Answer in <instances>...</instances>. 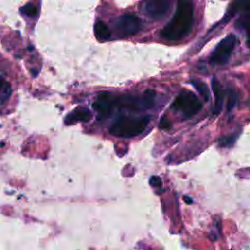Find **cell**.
<instances>
[{
    "mask_svg": "<svg viewBox=\"0 0 250 250\" xmlns=\"http://www.w3.org/2000/svg\"><path fill=\"white\" fill-rule=\"evenodd\" d=\"M194 25V5L192 0H180L176 12L170 22L162 29L161 36L170 41L185 38Z\"/></svg>",
    "mask_w": 250,
    "mask_h": 250,
    "instance_id": "cell-1",
    "label": "cell"
},
{
    "mask_svg": "<svg viewBox=\"0 0 250 250\" xmlns=\"http://www.w3.org/2000/svg\"><path fill=\"white\" fill-rule=\"evenodd\" d=\"M151 121V117L145 116H122L116 119L110 126V135L119 138H132L142 134Z\"/></svg>",
    "mask_w": 250,
    "mask_h": 250,
    "instance_id": "cell-2",
    "label": "cell"
},
{
    "mask_svg": "<svg viewBox=\"0 0 250 250\" xmlns=\"http://www.w3.org/2000/svg\"><path fill=\"white\" fill-rule=\"evenodd\" d=\"M142 21L133 14H124L115 18L112 22V29L119 38L135 36L142 30Z\"/></svg>",
    "mask_w": 250,
    "mask_h": 250,
    "instance_id": "cell-3",
    "label": "cell"
},
{
    "mask_svg": "<svg viewBox=\"0 0 250 250\" xmlns=\"http://www.w3.org/2000/svg\"><path fill=\"white\" fill-rule=\"evenodd\" d=\"M171 107L184 115V117H192L197 114L202 108V103L199 99L190 91L181 92L174 100Z\"/></svg>",
    "mask_w": 250,
    "mask_h": 250,
    "instance_id": "cell-4",
    "label": "cell"
},
{
    "mask_svg": "<svg viewBox=\"0 0 250 250\" xmlns=\"http://www.w3.org/2000/svg\"><path fill=\"white\" fill-rule=\"evenodd\" d=\"M235 44L236 36L234 35H229L215 47L210 55L209 62L216 66L227 65L232 57Z\"/></svg>",
    "mask_w": 250,
    "mask_h": 250,
    "instance_id": "cell-5",
    "label": "cell"
},
{
    "mask_svg": "<svg viewBox=\"0 0 250 250\" xmlns=\"http://www.w3.org/2000/svg\"><path fill=\"white\" fill-rule=\"evenodd\" d=\"M170 7L171 0H144L141 4L145 15L155 21L164 19L169 13Z\"/></svg>",
    "mask_w": 250,
    "mask_h": 250,
    "instance_id": "cell-6",
    "label": "cell"
},
{
    "mask_svg": "<svg viewBox=\"0 0 250 250\" xmlns=\"http://www.w3.org/2000/svg\"><path fill=\"white\" fill-rule=\"evenodd\" d=\"M114 96L108 92H102L97 97L96 102L93 104V108L98 114L99 119L107 118L112 112L114 107Z\"/></svg>",
    "mask_w": 250,
    "mask_h": 250,
    "instance_id": "cell-7",
    "label": "cell"
},
{
    "mask_svg": "<svg viewBox=\"0 0 250 250\" xmlns=\"http://www.w3.org/2000/svg\"><path fill=\"white\" fill-rule=\"evenodd\" d=\"M92 112L84 107H78L73 111L69 113L65 119L67 125H71L77 122H88L92 119Z\"/></svg>",
    "mask_w": 250,
    "mask_h": 250,
    "instance_id": "cell-8",
    "label": "cell"
},
{
    "mask_svg": "<svg viewBox=\"0 0 250 250\" xmlns=\"http://www.w3.org/2000/svg\"><path fill=\"white\" fill-rule=\"evenodd\" d=\"M211 87H212V90H213V93H214V97H215V104H214L213 113L215 115H217L222 110L223 102H224V91L222 89V86H221L220 82L217 80L216 77L213 78L212 83H211Z\"/></svg>",
    "mask_w": 250,
    "mask_h": 250,
    "instance_id": "cell-9",
    "label": "cell"
},
{
    "mask_svg": "<svg viewBox=\"0 0 250 250\" xmlns=\"http://www.w3.org/2000/svg\"><path fill=\"white\" fill-rule=\"evenodd\" d=\"M94 32H95L96 37L100 41H107L110 38V31H109L108 27L102 21H98L95 24Z\"/></svg>",
    "mask_w": 250,
    "mask_h": 250,
    "instance_id": "cell-10",
    "label": "cell"
},
{
    "mask_svg": "<svg viewBox=\"0 0 250 250\" xmlns=\"http://www.w3.org/2000/svg\"><path fill=\"white\" fill-rule=\"evenodd\" d=\"M12 89L8 82L4 81L2 78H0V104L6 103L11 97Z\"/></svg>",
    "mask_w": 250,
    "mask_h": 250,
    "instance_id": "cell-11",
    "label": "cell"
},
{
    "mask_svg": "<svg viewBox=\"0 0 250 250\" xmlns=\"http://www.w3.org/2000/svg\"><path fill=\"white\" fill-rule=\"evenodd\" d=\"M191 83L197 90V92L201 95L203 100L205 102H207L209 100V98H210V91H209L207 85L204 82L199 81V80H192Z\"/></svg>",
    "mask_w": 250,
    "mask_h": 250,
    "instance_id": "cell-12",
    "label": "cell"
},
{
    "mask_svg": "<svg viewBox=\"0 0 250 250\" xmlns=\"http://www.w3.org/2000/svg\"><path fill=\"white\" fill-rule=\"evenodd\" d=\"M237 137H238V133H233L232 135L225 136L219 140V146L221 148H231L234 145Z\"/></svg>",
    "mask_w": 250,
    "mask_h": 250,
    "instance_id": "cell-13",
    "label": "cell"
},
{
    "mask_svg": "<svg viewBox=\"0 0 250 250\" xmlns=\"http://www.w3.org/2000/svg\"><path fill=\"white\" fill-rule=\"evenodd\" d=\"M237 102V95L234 90L229 89L228 90V99H227V110L228 112H232L233 107H235Z\"/></svg>",
    "mask_w": 250,
    "mask_h": 250,
    "instance_id": "cell-14",
    "label": "cell"
},
{
    "mask_svg": "<svg viewBox=\"0 0 250 250\" xmlns=\"http://www.w3.org/2000/svg\"><path fill=\"white\" fill-rule=\"evenodd\" d=\"M21 12H22V14H24L27 17L34 18L37 15V8L34 4L29 3L21 8Z\"/></svg>",
    "mask_w": 250,
    "mask_h": 250,
    "instance_id": "cell-15",
    "label": "cell"
},
{
    "mask_svg": "<svg viewBox=\"0 0 250 250\" xmlns=\"http://www.w3.org/2000/svg\"><path fill=\"white\" fill-rule=\"evenodd\" d=\"M236 9H241L242 13L245 15H249L250 9V0H236Z\"/></svg>",
    "mask_w": 250,
    "mask_h": 250,
    "instance_id": "cell-16",
    "label": "cell"
},
{
    "mask_svg": "<svg viewBox=\"0 0 250 250\" xmlns=\"http://www.w3.org/2000/svg\"><path fill=\"white\" fill-rule=\"evenodd\" d=\"M150 185L154 188H161L162 186V182L159 176H153L150 179Z\"/></svg>",
    "mask_w": 250,
    "mask_h": 250,
    "instance_id": "cell-17",
    "label": "cell"
},
{
    "mask_svg": "<svg viewBox=\"0 0 250 250\" xmlns=\"http://www.w3.org/2000/svg\"><path fill=\"white\" fill-rule=\"evenodd\" d=\"M160 127L161 129H169L171 128V122L166 116H163L160 122Z\"/></svg>",
    "mask_w": 250,
    "mask_h": 250,
    "instance_id": "cell-18",
    "label": "cell"
},
{
    "mask_svg": "<svg viewBox=\"0 0 250 250\" xmlns=\"http://www.w3.org/2000/svg\"><path fill=\"white\" fill-rule=\"evenodd\" d=\"M184 200L186 201V202H188L189 204H191V203H193V199L192 198H190V197H187L186 196H184Z\"/></svg>",
    "mask_w": 250,
    "mask_h": 250,
    "instance_id": "cell-19",
    "label": "cell"
}]
</instances>
